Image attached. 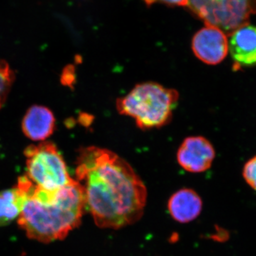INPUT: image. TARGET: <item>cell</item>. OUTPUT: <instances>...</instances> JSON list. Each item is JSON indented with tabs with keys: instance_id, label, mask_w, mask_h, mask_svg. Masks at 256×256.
I'll list each match as a JSON object with an SVG mask.
<instances>
[{
	"instance_id": "1",
	"label": "cell",
	"mask_w": 256,
	"mask_h": 256,
	"mask_svg": "<svg viewBox=\"0 0 256 256\" xmlns=\"http://www.w3.org/2000/svg\"><path fill=\"white\" fill-rule=\"evenodd\" d=\"M76 175L84 188L86 208L98 226L120 228L142 217L146 186L118 154L95 146L80 150Z\"/></svg>"
},
{
	"instance_id": "2",
	"label": "cell",
	"mask_w": 256,
	"mask_h": 256,
	"mask_svg": "<svg viewBox=\"0 0 256 256\" xmlns=\"http://www.w3.org/2000/svg\"><path fill=\"white\" fill-rule=\"evenodd\" d=\"M85 210L84 188L76 180L52 192L32 184L18 224L28 238L50 242L62 240L78 227Z\"/></svg>"
},
{
	"instance_id": "3",
	"label": "cell",
	"mask_w": 256,
	"mask_h": 256,
	"mask_svg": "<svg viewBox=\"0 0 256 256\" xmlns=\"http://www.w3.org/2000/svg\"><path fill=\"white\" fill-rule=\"evenodd\" d=\"M178 100V94L159 84H138L129 94L120 98L116 107L120 114L130 116L142 130L162 127L170 122Z\"/></svg>"
},
{
	"instance_id": "4",
	"label": "cell",
	"mask_w": 256,
	"mask_h": 256,
	"mask_svg": "<svg viewBox=\"0 0 256 256\" xmlns=\"http://www.w3.org/2000/svg\"><path fill=\"white\" fill-rule=\"evenodd\" d=\"M26 178L37 188L46 191L60 190L74 181L56 146L44 142L25 150Z\"/></svg>"
},
{
	"instance_id": "5",
	"label": "cell",
	"mask_w": 256,
	"mask_h": 256,
	"mask_svg": "<svg viewBox=\"0 0 256 256\" xmlns=\"http://www.w3.org/2000/svg\"><path fill=\"white\" fill-rule=\"evenodd\" d=\"M188 6L206 26L226 34L248 24L250 16L256 14V0H190Z\"/></svg>"
},
{
	"instance_id": "6",
	"label": "cell",
	"mask_w": 256,
	"mask_h": 256,
	"mask_svg": "<svg viewBox=\"0 0 256 256\" xmlns=\"http://www.w3.org/2000/svg\"><path fill=\"white\" fill-rule=\"evenodd\" d=\"M194 54L201 62L217 65L228 53L226 34L214 26H206L197 32L192 42Z\"/></svg>"
},
{
	"instance_id": "7",
	"label": "cell",
	"mask_w": 256,
	"mask_h": 256,
	"mask_svg": "<svg viewBox=\"0 0 256 256\" xmlns=\"http://www.w3.org/2000/svg\"><path fill=\"white\" fill-rule=\"evenodd\" d=\"M215 154L214 148L206 138L201 136L190 137L186 138L180 146L178 161L186 171L203 172L210 169Z\"/></svg>"
},
{
	"instance_id": "8",
	"label": "cell",
	"mask_w": 256,
	"mask_h": 256,
	"mask_svg": "<svg viewBox=\"0 0 256 256\" xmlns=\"http://www.w3.org/2000/svg\"><path fill=\"white\" fill-rule=\"evenodd\" d=\"M228 48L238 66H256V26L248 24L230 34Z\"/></svg>"
},
{
	"instance_id": "9",
	"label": "cell",
	"mask_w": 256,
	"mask_h": 256,
	"mask_svg": "<svg viewBox=\"0 0 256 256\" xmlns=\"http://www.w3.org/2000/svg\"><path fill=\"white\" fill-rule=\"evenodd\" d=\"M54 128V116L46 107L33 106L24 117L23 132L32 140H44L52 136Z\"/></svg>"
},
{
	"instance_id": "10",
	"label": "cell",
	"mask_w": 256,
	"mask_h": 256,
	"mask_svg": "<svg viewBox=\"0 0 256 256\" xmlns=\"http://www.w3.org/2000/svg\"><path fill=\"white\" fill-rule=\"evenodd\" d=\"M202 198L191 188H182L174 193L168 202L170 215L180 223H188L201 214Z\"/></svg>"
},
{
	"instance_id": "11",
	"label": "cell",
	"mask_w": 256,
	"mask_h": 256,
	"mask_svg": "<svg viewBox=\"0 0 256 256\" xmlns=\"http://www.w3.org/2000/svg\"><path fill=\"white\" fill-rule=\"evenodd\" d=\"M30 181L26 176L18 178L15 188L0 192V226L18 218L26 198Z\"/></svg>"
},
{
	"instance_id": "12",
	"label": "cell",
	"mask_w": 256,
	"mask_h": 256,
	"mask_svg": "<svg viewBox=\"0 0 256 256\" xmlns=\"http://www.w3.org/2000/svg\"><path fill=\"white\" fill-rule=\"evenodd\" d=\"M13 80L14 74L9 65L6 62H0V108L6 100Z\"/></svg>"
},
{
	"instance_id": "13",
	"label": "cell",
	"mask_w": 256,
	"mask_h": 256,
	"mask_svg": "<svg viewBox=\"0 0 256 256\" xmlns=\"http://www.w3.org/2000/svg\"><path fill=\"white\" fill-rule=\"evenodd\" d=\"M242 176L248 184L256 191V156L244 165Z\"/></svg>"
},
{
	"instance_id": "14",
	"label": "cell",
	"mask_w": 256,
	"mask_h": 256,
	"mask_svg": "<svg viewBox=\"0 0 256 256\" xmlns=\"http://www.w3.org/2000/svg\"><path fill=\"white\" fill-rule=\"evenodd\" d=\"M148 6L154 3H163L172 6H188L190 0H144Z\"/></svg>"
}]
</instances>
